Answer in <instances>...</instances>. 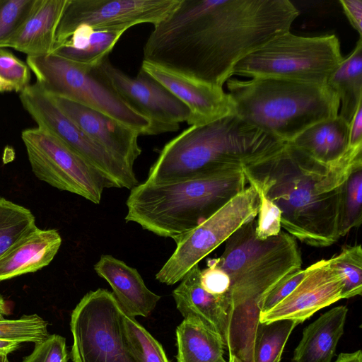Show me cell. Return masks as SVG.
I'll return each mask as SVG.
<instances>
[{"instance_id":"484cf974","label":"cell","mask_w":362,"mask_h":362,"mask_svg":"<svg viewBox=\"0 0 362 362\" xmlns=\"http://www.w3.org/2000/svg\"><path fill=\"white\" fill-rule=\"evenodd\" d=\"M327 85L338 95V114L349 124L358 105L362 103V40L359 38L353 51L330 75Z\"/></svg>"},{"instance_id":"9c48e42d","label":"cell","mask_w":362,"mask_h":362,"mask_svg":"<svg viewBox=\"0 0 362 362\" xmlns=\"http://www.w3.org/2000/svg\"><path fill=\"white\" fill-rule=\"evenodd\" d=\"M122 310L113 293H87L71 315L73 362H135L126 341Z\"/></svg>"},{"instance_id":"2e32d148","label":"cell","mask_w":362,"mask_h":362,"mask_svg":"<svg viewBox=\"0 0 362 362\" xmlns=\"http://www.w3.org/2000/svg\"><path fill=\"white\" fill-rule=\"evenodd\" d=\"M59 108L126 169L134 173V165L141 153L139 134L113 118L85 105L51 96Z\"/></svg>"},{"instance_id":"836d02e7","label":"cell","mask_w":362,"mask_h":362,"mask_svg":"<svg viewBox=\"0 0 362 362\" xmlns=\"http://www.w3.org/2000/svg\"><path fill=\"white\" fill-rule=\"evenodd\" d=\"M254 187L258 193L259 199L255 235L259 239H266L277 235L281 228V211L261 189Z\"/></svg>"},{"instance_id":"ba28073f","label":"cell","mask_w":362,"mask_h":362,"mask_svg":"<svg viewBox=\"0 0 362 362\" xmlns=\"http://www.w3.org/2000/svg\"><path fill=\"white\" fill-rule=\"evenodd\" d=\"M36 83L49 95L71 100L100 112L147 135L148 120L127 105L96 73L57 56L27 57Z\"/></svg>"},{"instance_id":"d590c367","label":"cell","mask_w":362,"mask_h":362,"mask_svg":"<svg viewBox=\"0 0 362 362\" xmlns=\"http://www.w3.org/2000/svg\"><path fill=\"white\" fill-rule=\"evenodd\" d=\"M0 77L13 84L21 92L30 85V69L11 52L0 47Z\"/></svg>"},{"instance_id":"5bb4252c","label":"cell","mask_w":362,"mask_h":362,"mask_svg":"<svg viewBox=\"0 0 362 362\" xmlns=\"http://www.w3.org/2000/svg\"><path fill=\"white\" fill-rule=\"evenodd\" d=\"M180 0H67L55 39L86 25L96 30H124L165 19ZM54 39V40H55Z\"/></svg>"},{"instance_id":"52a82bcc","label":"cell","mask_w":362,"mask_h":362,"mask_svg":"<svg viewBox=\"0 0 362 362\" xmlns=\"http://www.w3.org/2000/svg\"><path fill=\"white\" fill-rule=\"evenodd\" d=\"M344 57L334 35L303 37L290 31L275 36L234 66V74L327 85Z\"/></svg>"},{"instance_id":"ffe728a7","label":"cell","mask_w":362,"mask_h":362,"mask_svg":"<svg viewBox=\"0 0 362 362\" xmlns=\"http://www.w3.org/2000/svg\"><path fill=\"white\" fill-rule=\"evenodd\" d=\"M199 264L194 265L173 291L177 309L183 317L194 316L218 332L225 346L228 322V303L226 296L205 291L200 284Z\"/></svg>"},{"instance_id":"ac0fdd59","label":"cell","mask_w":362,"mask_h":362,"mask_svg":"<svg viewBox=\"0 0 362 362\" xmlns=\"http://www.w3.org/2000/svg\"><path fill=\"white\" fill-rule=\"evenodd\" d=\"M93 269L110 284L115 298L128 316H148L161 298L147 288L136 269L112 255H101Z\"/></svg>"},{"instance_id":"f1b7e54d","label":"cell","mask_w":362,"mask_h":362,"mask_svg":"<svg viewBox=\"0 0 362 362\" xmlns=\"http://www.w3.org/2000/svg\"><path fill=\"white\" fill-rule=\"evenodd\" d=\"M332 270L341 285V299L349 298L362 292V249L361 245H344L341 251L329 259Z\"/></svg>"},{"instance_id":"277c9868","label":"cell","mask_w":362,"mask_h":362,"mask_svg":"<svg viewBox=\"0 0 362 362\" xmlns=\"http://www.w3.org/2000/svg\"><path fill=\"white\" fill-rule=\"evenodd\" d=\"M285 145L231 114L189 126L169 141L146 181L160 184L226 169H250L279 154Z\"/></svg>"},{"instance_id":"7402d4cb","label":"cell","mask_w":362,"mask_h":362,"mask_svg":"<svg viewBox=\"0 0 362 362\" xmlns=\"http://www.w3.org/2000/svg\"><path fill=\"white\" fill-rule=\"evenodd\" d=\"M125 31L96 30L81 25L55 39L51 54L86 69H94L108 57Z\"/></svg>"},{"instance_id":"603a6c76","label":"cell","mask_w":362,"mask_h":362,"mask_svg":"<svg viewBox=\"0 0 362 362\" xmlns=\"http://www.w3.org/2000/svg\"><path fill=\"white\" fill-rule=\"evenodd\" d=\"M288 144L327 166L339 164L352 151L348 149L349 124L339 115L313 124Z\"/></svg>"},{"instance_id":"1f68e13d","label":"cell","mask_w":362,"mask_h":362,"mask_svg":"<svg viewBox=\"0 0 362 362\" xmlns=\"http://www.w3.org/2000/svg\"><path fill=\"white\" fill-rule=\"evenodd\" d=\"M47 325L37 314L23 315L16 320L2 319L0 320V339L39 343L49 335Z\"/></svg>"},{"instance_id":"e0dca14e","label":"cell","mask_w":362,"mask_h":362,"mask_svg":"<svg viewBox=\"0 0 362 362\" xmlns=\"http://www.w3.org/2000/svg\"><path fill=\"white\" fill-rule=\"evenodd\" d=\"M141 69L160 83L189 110L190 126L205 124L235 114L228 93L218 87L196 81L143 60Z\"/></svg>"},{"instance_id":"60d3db41","label":"cell","mask_w":362,"mask_h":362,"mask_svg":"<svg viewBox=\"0 0 362 362\" xmlns=\"http://www.w3.org/2000/svg\"><path fill=\"white\" fill-rule=\"evenodd\" d=\"M334 362H362V352L358 350L352 353H341Z\"/></svg>"},{"instance_id":"7c38bea8","label":"cell","mask_w":362,"mask_h":362,"mask_svg":"<svg viewBox=\"0 0 362 362\" xmlns=\"http://www.w3.org/2000/svg\"><path fill=\"white\" fill-rule=\"evenodd\" d=\"M21 139L32 171L39 180L100 204L109 186L81 156L37 127L23 130Z\"/></svg>"},{"instance_id":"4fadbf2b","label":"cell","mask_w":362,"mask_h":362,"mask_svg":"<svg viewBox=\"0 0 362 362\" xmlns=\"http://www.w3.org/2000/svg\"><path fill=\"white\" fill-rule=\"evenodd\" d=\"M95 70L127 105L148 120L147 135L176 132L180 123L187 121V106L142 69L131 77L107 57Z\"/></svg>"},{"instance_id":"8d00e7d4","label":"cell","mask_w":362,"mask_h":362,"mask_svg":"<svg viewBox=\"0 0 362 362\" xmlns=\"http://www.w3.org/2000/svg\"><path fill=\"white\" fill-rule=\"evenodd\" d=\"M305 274L306 269H300L279 281L261 300L259 315L266 313L288 296L303 279Z\"/></svg>"},{"instance_id":"44dd1931","label":"cell","mask_w":362,"mask_h":362,"mask_svg":"<svg viewBox=\"0 0 362 362\" xmlns=\"http://www.w3.org/2000/svg\"><path fill=\"white\" fill-rule=\"evenodd\" d=\"M62 241L57 230L36 226L0 257V281L48 265L57 254Z\"/></svg>"},{"instance_id":"30bf717a","label":"cell","mask_w":362,"mask_h":362,"mask_svg":"<svg viewBox=\"0 0 362 362\" xmlns=\"http://www.w3.org/2000/svg\"><path fill=\"white\" fill-rule=\"evenodd\" d=\"M259 195L251 185L245 187L199 226L175 240L176 248L156 274L168 286L180 281L194 265L245 223L255 219Z\"/></svg>"},{"instance_id":"ee69618b","label":"cell","mask_w":362,"mask_h":362,"mask_svg":"<svg viewBox=\"0 0 362 362\" xmlns=\"http://www.w3.org/2000/svg\"><path fill=\"white\" fill-rule=\"evenodd\" d=\"M6 313V303L3 297L0 295V320L4 319L3 315Z\"/></svg>"},{"instance_id":"8992f818","label":"cell","mask_w":362,"mask_h":362,"mask_svg":"<svg viewBox=\"0 0 362 362\" xmlns=\"http://www.w3.org/2000/svg\"><path fill=\"white\" fill-rule=\"evenodd\" d=\"M226 86L236 115L284 143L339 114V99L327 85L257 77L228 79Z\"/></svg>"},{"instance_id":"d6986e66","label":"cell","mask_w":362,"mask_h":362,"mask_svg":"<svg viewBox=\"0 0 362 362\" xmlns=\"http://www.w3.org/2000/svg\"><path fill=\"white\" fill-rule=\"evenodd\" d=\"M66 2L67 0H36L21 28L0 47L14 49L27 57L51 54Z\"/></svg>"},{"instance_id":"4316f807","label":"cell","mask_w":362,"mask_h":362,"mask_svg":"<svg viewBox=\"0 0 362 362\" xmlns=\"http://www.w3.org/2000/svg\"><path fill=\"white\" fill-rule=\"evenodd\" d=\"M299 324L290 319L259 322L254 343V362H280L288 337Z\"/></svg>"},{"instance_id":"f6af8a7d","label":"cell","mask_w":362,"mask_h":362,"mask_svg":"<svg viewBox=\"0 0 362 362\" xmlns=\"http://www.w3.org/2000/svg\"><path fill=\"white\" fill-rule=\"evenodd\" d=\"M0 362H8L7 355L0 354Z\"/></svg>"},{"instance_id":"7bdbcfd3","label":"cell","mask_w":362,"mask_h":362,"mask_svg":"<svg viewBox=\"0 0 362 362\" xmlns=\"http://www.w3.org/2000/svg\"><path fill=\"white\" fill-rule=\"evenodd\" d=\"M12 91L18 92L17 88L13 84L5 81L4 79L0 77V92L1 93Z\"/></svg>"},{"instance_id":"bcb514c9","label":"cell","mask_w":362,"mask_h":362,"mask_svg":"<svg viewBox=\"0 0 362 362\" xmlns=\"http://www.w3.org/2000/svg\"><path fill=\"white\" fill-rule=\"evenodd\" d=\"M226 362V361H225ZM228 362H235L233 359H229Z\"/></svg>"},{"instance_id":"4dcf8cb0","label":"cell","mask_w":362,"mask_h":362,"mask_svg":"<svg viewBox=\"0 0 362 362\" xmlns=\"http://www.w3.org/2000/svg\"><path fill=\"white\" fill-rule=\"evenodd\" d=\"M122 324L135 362H169L162 345L134 317L124 313Z\"/></svg>"},{"instance_id":"f546056e","label":"cell","mask_w":362,"mask_h":362,"mask_svg":"<svg viewBox=\"0 0 362 362\" xmlns=\"http://www.w3.org/2000/svg\"><path fill=\"white\" fill-rule=\"evenodd\" d=\"M362 160L351 168L343 185L341 196L340 238L362 221Z\"/></svg>"},{"instance_id":"6da1fadb","label":"cell","mask_w":362,"mask_h":362,"mask_svg":"<svg viewBox=\"0 0 362 362\" xmlns=\"http://www.w3.org/2000/svg\"><path fill=\"white\" fill-rule=\"evenodd\" d=\"M298 15L288 0H180L153 25L143 60L223 88L239 61L290 31Z\"/></svg>"},{"instance_id":"74e56055","label":"cell","mask_w":362,"mask_h":362,"mask_svg":"<svg viewBox=\"0 0 362 362\" xmlns=\"http://www.w3.org/2000/svg\"><path fill=\"white\" fill-rule=\"evenodd\" d=\"M200 284L209 293L226 296L230 288V279L217 265L216 259H212L208 261L207 267L200 272Z\"/></svg>"},{"instance_id":"8fae6325","label":"cell","mask_w":362,"mask_h":362,"mask_svg":"<svg viewBox=\"0 0 362 362\" xmlns=\"http://www.w3.org/2000/svg\"><path fill=\"white\" fill-rule=\"evenodd\" d=\"M20 100L38 128L49 132L81 156L103 177L109 188L132 189L139 184L135 173L126 169L86 134L36 83L20 92Z\"/></svg>"},{"instance_id":"7a4b0ae2","label":"cell","mask_w":362,"mask_h":362,"mask_svg":"<svg viewBox=\"0 0 362 362\" xmlns=\"http://www.w3.org/2000/svg\"><path fill=\"white\" fill-rule=\"evenodd\" d=\"M362 151L327 166L286 143L276 156L243 169L250 185L261 189L280 210L281 227L295 239L325 247L339 238L343 185Z\"/></svg>"},{"instance_id":"d6a6232c","label":"cell","mask_w":362,"mask_h":362,"mask_svg":"<svg viewBox=\"0 0 362 362\" xmlns=\"http://www.w3.org/2000/svg\"><path fill=\"white\" fill-rule=\"evenodd\" d=\"M36 0H0V45L23 25Z\"/></svg>"},{"instance_id":"9a60e30c","label":"cell","mask_w":362,"mask_h":362,"mask_svg":"<svg viewBox=\"0 0 362 362\" xmlns=\"http://www.w3.org/2000/svg\"><path fill=\"white\" fill-rule=\"evenodd\" d=\"M341 283L329 259L320 260L307 267L296 288L270 310L259 315V321L290 319L302 323L319 310L341 300Z\"/></svg>"},{"instance_id":"5b68a950","label":"cell","mask_w":362,"mask_h":362,"mask_svg":"<svg viewBox=\"0 0 362 362\" xmlns=\"http://www.w3.org/2000/svg\"><path fill=\"white\" fill-rule=\"evenodd\" d=\"M247 182L240 168L160 184L146 180L131 189L124 218L175 241L243 191Z\"/></svg>"},{"instance_id":"ab89813d","label":"cell","mask_w":362,"mask_h":362,"mask_svg":"<svg viewBox=\"0 0 362 362\" xmlns=\"http://www.w3.org/2000/svg\"><path fill=\"white\" fill-rule=\"evenodd\" d=\"M349 149L362 148V103L349 124Z\"/></svg>"},{"instance_id":"cb8c5ba5","label":"cell","mask_w":362,"mask_h":362,"mask_svg":"<svg viewBox=\"0 0 362 362\" xmlns=\"http://www.w3.org/2000/svg\"><path fill=\"white\" fill-rule=\"evenodd\" d=\"M347 313L346 306H337L308 325L293 351L292 361L331 362L344 334Z\"/></svg>"},{"instance_id":"d4e9b609","label":"cell","mask_w":362,"mask_h":362,"mask_svg":"<svg viewBox=\"0 0 362 362\" xmlns=\"http://www.w3.org/2000/svg\"><path fill=\"white\" fill-rule=\"evenodd\" d=\"M177 362H225L221 334L201 319L188 316L176 329Z\"/></svg>"},{"instance_id":"b9f144b4","label":"cell","mask_w":362,"mask_h":362,"mask_svg":"<svg viewBox=\"0 0 362 362\" xmlns=\"http://www.w3.org/2000/svg\"><path fill=\"white\" fill-rule=\"evenodd\" d=\"M21 346V342L0 339V354H8L17 350Z\"/></svg>"},{"instance_id":"3957f363","label":"cell","mask_w":362,"mask_h":362,"mask_svg":"<svg viewBox=\"0 0 362 362\" xmlns=\"http://www.w3.org/2000/svg\"><path fill=\"white\" fill-rule=\"evenodd\" d=\"M256 219L226 241L217 265L229 276L228 322L226 348L229 358L254 362L253 351L264 296L289 274L301 269L296 239L285 232L266 239L255 235Z\"/></svg>"},{"instance_id":"e575fe53","label":"cell","mask_w":362,"mask_h":362,"mask_svg":"<svg viewBox=\"0 0 362 362\" xmlns=\"http://www.w3.org/2000/svg\"><path fill=\"white\" fill-rule=\"evenodd\" d=\"M69 358L65 338L54 334L35 344L32 353L22 362H68Z\"/></svg>"},{"instance_id":"83f0119b","label":"cell","mask_w":362,"mask_h":362,"mask_svg":"<svg viewBox=\"0 0 362 362\" xmlns=\"http://www.w3.org/2000/svg\"><path fill=\"white\" fill-rule=\"evenodd\" d=\"M35 227L30 209L0 197V257Z\"/></svg>"},{"instance_id":"f35d334b","label":"cell","mask_w":362,"mask_h":362,"mask_svg":"<svg viewBox=\"0 0 362 362\" xmlns=\"http://www.w3.org/2000/svg\"><path fill=\"white\" fill-rule=\"evenodd\" d=\"M344 13L354 29L358 31L361 37L362 35V1L361 0H340Z\"/></svg>"}]
</instances>
